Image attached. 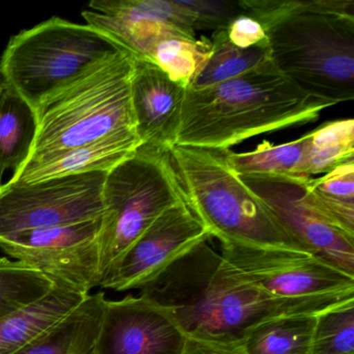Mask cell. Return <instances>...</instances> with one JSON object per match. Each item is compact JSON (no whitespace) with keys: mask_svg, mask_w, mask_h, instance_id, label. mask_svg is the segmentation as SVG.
<instances>
[{"mask_svg":"<svg viewBox=\"0 0 354 354\" xmlns=\"http://www.w3.org/2000/svg\"><path fill=\"white\" fill-rule=\"evenodd\" d=\"M203 240L142 287L169 310L188 339L241 347L248 331L272 317L318 314L354 295L277 299L242 279Z\"/></svg>","mask_w":354,"mask_h":354,"instance_id":"cell-1","label":"cell"},{"mask_svg":"<svg viewBox=\"0 0 354 354\" xmlns=\"http://www.w3.org/2000/svg\"><path fill=\"white\" fill-rule=\"evenodd\" d=\"M331 106L302 92L270 62L216 86L186 88L176 145L225 152L254 136L317 121Z\"/></svg>","mask_w":354,"mask_h":354,"instance_id":"cell-2","label":"cell"},{"mask_svg":"<svg viewBox=\"0 0 354 354\" xmlns=\"http://www.w3.org/2000/svg\"><path fill=\"white\" fill-rule=\"evenodd\" d=\"M275 11L263 26L275 69L319 100H353V0H279Z\"/></svg>","mask_w":354,"mask_h":354,"instance_id":"cell-3","label":"cell"},{"mask_svg":"<svg viewBox=\"0 0 354 354\" xmlns=\"http://www.w3.org/2000/svg\"><path fill=\"white\" fill-rule=\"evenodd\" d=\"M134 59L113 53L47 99L26 163L118 136H138L131 105Z\"/></svg>","mask_w":354,"mask_h":354,"instance_id":"cell-4","label":"cell"},{"mask_svg":"<svg viewBox=\"0 0 354 354\" xmlns=\"http://www.w3.org/2000/svg\"><path fill=\"white\" fill-rule=\"evenodd\" d=\"M169 153L186 204L211 237L221 243L304 252L268 207L232 171L223 151L175 145Z\"/></svg>","mask_w":354,"mask_h":354,"instance_id":"cell-5","label":"cell"},{"mask_svg":"<svg viewBox=\"0 0 354 354\" xmlns=\"http://www.w3.org/2000/svg\"><path fill=\"white\" fill-rule=\"evenodd\" d=\"M122 51L90 26L53 17L10 40L0 59L7 88L35 111L91 68Z\"/></svg>","mask_w":354,"mask_h":354,"instance_id":"cell-6","label":"cell"},{"mask_svg":"<svg viewBox=\"0 0 354 354\" xmlns=\"http://www.w3.org/2000/svg\"><path fill=\"white\" fill-rule=\"evenodd\" d=\"M184 201L171 153L165 149L140 146L107 171L99 233L101 283L160 215Z\"/></svg>","mask_w":354,"mask_h":354,"instance_id":"cell-7","label":"cell"},{"mask_svg":"<svg viewBox=\"0 0 354 354\" xmlns=\"http://www.w3.org/2000/svg\"><path fill=\"white\" fill-rule=\"evenodd\" d=\"M107 171L0 185V242L30 230L101 218Z\"/></svg>","mask_w":354,"mask_h":354,"instance_id":"cell-8","label":"cell"},{"mask_svg":"<svg viewBox=\"0 0 354 354\" xmlns=\"http://www.w3.org/2000/svg\"><path fill=\"white\" fill-rule=\"evenodd\" d=\"M221 254L242 279L277 299L354 295V277L306 252L221 242Z\"/></svg>","mask_w":354,"mask_h":354,"instance_id":"cell-9","label":"cell"},{"mask_svg":"<svg viewBox=\"0 0 354 354\" xmlns=\"http://www.w3.org/2000/svg\"><path fill=\"white\" fill-rule=\"evenodd\" d=\"M101 218L21 232L0 242V248L53 281L90 294L101 283Z\"/></svg>","mask_w":354,"mask_h":354,"instance_id":"cell-10","label":"cell"},{"mask_svg":"<svg viewBox=\"0 0 354 354\" xmlns=\"http://www.w3.org/2000/svg\"><path fill=\"white\" fill-rule=\"evenodd\" d=\"M306 254L354 277V237L327 221L308 202L300 177H240Z\"/></svg>","mask_w":354,"mask_h":354,"instance_id":"cell-11","label":"cell"},{"mask_svg":"<svg viewBox=\"0 0 354 354\" xmlns=\"http://www.w3.org/2000/svg\"><path fill=\"white\" fill-rule=\"evenodd\" d=\"M82 17L134 59L148 61L155 44L169 36L196 39L194 19L179 0H93Z\"/></svg>","mask_w":354,"mask_h":354,"instance_id":"cell-12","label":"cell"},{"mask_svg":"<svg viewBox=\"0 0 354 354\" xmlns=\"http://www.w3.org/2000/svg\"><path fill=\"white\" fill-rule=\"evenodd\" d=\"M208 230L186 201L165 211L115 263L100 287L115 291L142 288L203 240Z\"/></svg>","mask_w":354,"mask_h":354,"instance_id":"cell-13","label":"cell"},{"mask_svg":"<svg viewBox=\"0 0 354 354\" xmlns=\"http://www.w3.org/2000/svg\"><path fill=\"white\" fill-rule=\"evenodd\" d=\"M188 337L173 315L146 296L106 300L97 354H183Z\"/></svg>","mask_w":354,"mask_h":354,"instance_id":"cell-14","label":"cell"},{"mask_svg":"<svg viewBox=\"0 0 354 354\" xmlns=\"http://www.w3.org/2000/svg\"><path fill=\"white\" fill-rule=\"evenodd\" d=\"M185 91L154 64L134 59L131 105L140 146H175Z\"/></svg>","mask_w":354,"mask_h":354,"instance_id":"cell-15","label":"cell"},{"mask_svg":"<svg viewBox=\"0 0 354 354\" xmlns=\"http://www.w3.org/2000/svg\"><path fill=\"white\" fill-rule=\"evenodd\" d=\"M140 147L138 136H118L78 147L37 162L26 163L10 181L28 184L93 171H109Z\"/></svg>","mask_w":354,"mask_h":354,"instance_id":"cell-16","label":"cell"},{"mask_svg":"<svg viewBox=\"0 0 354 354\" xmlns=\"http://www.w3.org/2000/svg\"><path fill=\"white\" fill-rule=\"evenodd\" d=\"M90 295L61 281L44 297L0 319V354H15L63 320Z\"/></svg>","mask_w":354,"mask_h":354,"instance_id":"cell-17","label":"cell"},{"mask_svg":"<svg viewBox=\"0 0 354 354\" xmlns=\"http://www.w3.org/2000/svg\"><path fill=\"white\" fill-rule=\"evenodd\" d=\"M106 301L103 292L88 295L71 314L15 354H82L94 347Z\"/></svg>","mask_w":354,"mask_h":354,"instance_id":"cell-18","label":"cell"},{"mask_svg":"<svg viewBox=\"0 0 354 354\" xmlns=\"http://www.w3.org/2000/svg\"><path fill=\"white\" fill-rule=\"evenodd\" d=\"M37 111L15 91L0 94V178L17 173L30 158L38 133Z\"/></svg>","mask_w":354,"mask_h":354,"instance_id":"cell-19","label":"cell"},{"mask_svg":"<svg viewBox=\"0 0 354 354\" xmlns=\"http://www.w3.org/2000/svg\"><path fill=\"white\" fill-rule=\"evenodd\" d=\"M306 196L327 221L354 237V159L321 177L306 178Z\"/></svg>","mask_w":354,"mask_h":354,"instance_id":"cell-20","label":"cell"},{"mask_svg":"<svg viewBox=\"0 0 354 354\" xmlns=\"http://www.w3.org/2000/svg\"><path fill=\"white\" fill-rule=\"evenodd\" d=\"M316 315L266 319L248 331L241 348L246 354H310Z\"/></svg>","mask_w":354,"mask_h":354,"instance_id":"cell-21","label":"cell"},{"mask_svg":"<svg viewBox=\"0 0 354 354\" xmlns=\"http://www.w3.org/2000/svg\"><path fill=\"white\" fill-rule=\"evenodd\" d=\"M308 147V134L283 145L265 142L254 151H225V160L239 177H298Z\"/></svg>","mask_w":354,"mask_h":354,"instance_id":"cell-22","label":"cell"},{"mask_svg":"<svg viewBox=\"0 0 354 354\" xmlns=\"http://www.w3.org/2000/svg\"><path fill=\"white\" fill-rule=\"evenodd\" d=\"M211 55L202 71L187 88H209L260 69L270 63L269 46L240 49L227 42L221 30L210 39Z\"/></svg>","mask_w":354,"mask_h":354,"instance_id":"cell-23","label":"cell"},{"mask_svg":"<svg viewBox=\"0 0 354 354\" xmlns=\"http://www.w3.org/2000/svg\"><path fill=\"white\" fill-rule=\"evenodd\" d=\"M351 159H354L353 119L327 122L308 132V147L298 177L324 175Z\"/></svg>","mask_w":354,"mask_h":354,"instance_id":"cell-24","label":"cell"},{"mask_svg":"<svg viewBox=\"0 0 354 354\" xmlns=\"http://www.w3.org/2000/svg\"><path fill=\"white\" fill-rule=\"evenodd\" d=\"M210 39L169 36L151 49L148 61L162 70L169 80L187 88L202 71L211 55Z\"/></svg>","mask_w":354,"mask_h":354,"instance_id":"cell-25","label":"cell"},{"mask_svg":"<svg viewBox=\"0 0 354 354\" xmlns=\"http://www.w3.org/2000/svg\"><path fill=\"white\" fill-rule=\"evenodd\" d=\"M55 281L19 261L0 258V319L46 296Z\"/></svg>","mask_w":354,"mask_h":354,"instance_id":"cell-26","label":"cell"},{"mask_svg":"<svg viewBox=\"0 0 354 354\" xmlns=\"http://www.w3.org/2000/svg\"><path fill=\"white\" fill-rule=\"evenodd\" d=\"M310 354H354V298L316 315Z\"/></svg>","mask_w":354,"mask_h":354,"instance_id":"cell-27","label":"cell"},{"mask_svg":"<svg viewBox=\"0 0 354 354\" xmlns=\"http://www.w3.org/2000/svg\"><path fill=\"white\" fill-rule=\"evenodd\" d=\"M179 3L192 14L196 32H218L236 18L246 15L240 0H179Z\"/></svg>","mask_w":354,"mask_h":354,"instance_id":"cell-28","label":"cell"},{"mask_svg":"<svg viewBox=\"0 0 354 354\" xmlns=\"http://www.w3.org/2000/svg\"><path fill=\"white\" fill-rule=\"evenodd\" d=\"M227 42L240 49L269 46L268 39L260 22L248 15L234 19L225 30H221Z\"/></svg>","mask_w":354,"mask_h":354,"instance_id":"cell-29","label":"cell"},{"mask_svg":"<svg viewBox=\"0 0 354 354\" xmlns=\"http://www.w3.org/2000/svg\"><path fill=\"white\" fill-rule=\"evenodd\" d=\"M183 354H246L238 346L223 345L212 342L188 339Z\"/></svg>","mask_w":354,"mask_h":354,"instance_id":"cell-30","label":"cell"},{"mask_svg":"<svg viewBox=\"0 0 354 354\" xmlns=\"http://www.w3.org/2000/svg\"><path fill=\"white\" fill-rule=\"evenodd\" d=\"M5 88L6 84L5 82H3V76H1V74H0V94H1V92H3Z\"/></svg>","mask_w":354,"mask_h":354,"instance_id":"cell-31","label":"cell"},{"mask_svg":"<svg viewBox=\"0 0 354 354\" xmlns=\"http://www.w3.org/2000/svg\"><path fill=\"white\" fill-rule=\"evenodd\" d=\"M82 354H97L96 350H95V346L94 347L91 348L90 350H88V351L84 352V353Z\"/></svg>","mask_w":354,"mask_h":354,"instance_id":"cell-32","label":"cell"}]
</instances>
